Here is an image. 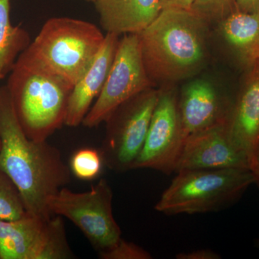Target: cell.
<instances>
[{"label": "cell", "instance_id": "1", "mask_svg": "<svg viewBox=\"0 0 259 259\" xmlns=\"http://www.w3.org/2000/svg\"><path fill=\"white\" fill-rule=\"evenodd\" d=\"M0 168L18 187L27 212L44 218L54 216L49 200L69 185L71 168L56 146L25 135L7 85L0 88Z\"/></svg>", "mask_w": 259, "mask_h": 259}, {"label": "cell", "instance_id": "2", "mask_svg": "<svg viewBox=\"0 0 259 259\" xmlns=\"http://www.w3.org/2000/svg\"><path fill=\"white\" fill-rule=\"evenodd\" d=\"M207 21L192 10H162L138 34L150 79L175 82L198 74L207 62Z\"/></svg>", "mask_w": 259, "mask_h": 259}, {"label": "cell", "instance_id": "3", "mask_svg": "<svg viewBox=\"0 0 259 259\" xmlns=\"http://www.w3.org/2000/svg\"><path fill=\"white\" fill-rule=\"evenodd\" d=\"M105 37L95 24L51 18L17 61L59 78L73 88L90 69Z\"/></svg>", "mask_w": 259, "mask_h": 259}, {"label": "cell", "instance_id": "4", "mask_svg": "<svg viewBox=\"0 0 259 259\" xmlns=\"http://www.w3.org/2000/svg\"><path fill=\"white\" fill-rule=\"evenodd\" d=\"M7 87L20 125L29 139L47 141L65 125L73 88L63 80L16 61Z\"/></svg>", "mask_w": 259, "mask_h": 259}, {"label": "cell", "instance_id": "5", "mask_svg": "<svg viewBox=\"0 0 259 259\" xmlns=\"http://www.w3.org/2000/svg\"><path fill=\"white\" fill-rule=\"evenodd\" d=\"M155 205L166 215L219 212L238 202L250 185L247 168L188 170L177 172Z\"/></svg>", "mask_w": 259, "mask_h": 259}, {"label": "cell", "instance_id": "6", "mask_svg": "<svg viewBox=\"0 0 259 259\" xmlns=\"http://www.w3.org/2000/svg\"><path fill=\"white\" fill-rule=\"evenodd\" d=\"M112 198L110 184L101 179L86 192L63 187L51 197L49 207L54 215L67 218L77 226L99 253L110 249L122 238L112 213Z\"/></svg>", "mask_w": 259, "mask_h": 259}, {"label": "cell", "instance_id": "7", "mask_svg": "<svg viewBox=\"0 0 259 259\" xmlns=\"http://www.w3.org/2000/svg\"><path fill=\"white\" fill-rule=\"evenodd\" d=\"M159 90L150 88L130 99L109 116L101 153L112 171L133 169L144 147Z\"/></svg>", "mask_w": 259, "mask_h": 259}, {"label": "cell", "instance_id": "8", "mask_svg": "<svg viewBox=\"0 0 259 259\" xmlns=\"http://www.w3.org/2000/svg\"><path fill=\"white\" fill-rule=\"evenodd\" d=\"M152 88L143 61L138 34L124 35L119 41L101 93L83 119V125L90 128L100 125L122 103Z\"/></svg>", "mask_w": 259, "mask_h": 259}, {"label": "cell", "instance_id": "9", "mask_svg": "<svg viewBox=\"0 0 259 259\" xmlns=\"http://www.w3.org/2000/svg\"><path fill=\"white\" fill-rule=\"evenodd\" d=\"M61 218L28 214L16 221H0V259L72 258Z\"/></svg>", "mask_w": 259, "mask_h": 259}, {"label": "cell", "instance_id": "10", "mask_svg": "<svg viewBox=\"0 0 259 259\" xmlns=\"http://www.w3.org/2000/svg\"><path fill=\"white\" fill-rule=\"evenodd\" d=\"M186 136L173 88L159 90L142 151L133 169L149 168L170 175L175 173Z\"/></svg>", "mask_w": 259, "mask_h": 259}, {"label": "cell", "instance_id": "11", "mask_svg": "<svg viewBox=\"0 0 259 259\" xmlns=\"http://www.w3.org/2000/svg\"><path fill=\"white\" fill-rule=\"evenodd\" d=\"M228 168L249 169V161L232 138L228 123H220L186 137L175 173Z\"/></svg>", "mask_w": 259, "mask_h": 259}, {"label": "cell", "instance_id": "12", "mask_svg": "<svg viewBox=\"0 0 259 259\" xmlns=\"http://www.w3.org/2000/svg\"><path fill=\"white\" fill-rule=\"evenodd\" d=\"M234 100H228L208 80L196 79L178 94V107L186 137L220 123H228Z\"/></svg>", "mask_w": 259, "mask_h": 259}, {"label": "cell", "instance_id": "13", "mask_svg": "<svg viewBox=\"0 0 259 259\" xmlns=\"http://www.w3.org/2000/svg\"><path fill=\"white\" fill-rule=\"evenodd\" d=\"M120 36L106 33L103 45L93 64L82 77L74 85L70 94L65 125L76 127L82 124L91 108L92 103L101 93L111 69Z\"/></svg>", "mask_w": 259, "mask_h": 259}, {"label": "cell", "instance_id": "14", "mask_svg": "<svg viewBox=\"0 0 259 259\" xmlns=\"http://www.w3.org/2000/svg\"><path fill=\"white\" fill-rule=\"evenodd\" d=\"M234 99L228 127L236 144L251 161L259 144V65L255 62Z\"/></svg>", "mask_w": 259, "mask_h": 259}, {"label": "cell", "instance_id": "15", "mask_svg": "<svg viewBox=\"0 0 259 259\" xmlns=\"http://www.w3.org/2000/svg\"><path fill=\"white\" fill-rule=\"evenodd\" d=\"M95 8L107 33L139 34L162 11L161 0H97Z\"/></svg>", "mask_w": 259, "mask_h": 259}, {"label": "cell", "instance_id": "16", "mask_svg": "<svg viewBox=\"0 0 259 259\" xmlns=\"http://www.w3.org/2000/svg\"><path fill=\"white\" fill-rule=\"evenodd\" d=\"M220 23L224 40L248 68L250 67L259 51V13L236 10Z\"/></svg>", "mask_w": 259, "mask_h": 259}, {"label": "cell", "instance_id": "17", "mask_svg": "<svg viewBox=\"0 0 259 259\" xmlns=\"http://www.w3.org/2000/svg\"><path fill=\"white\" fill-rule=\"evenodd\" d=\"M10 2L0 0V74L3 78L12 71L18 56L31 42L25 29L12 24Z\"/></svg>", "mask_w": 259, "mask_h": 259}, {"label": "cell", "instance_id": "18", "mask_svg": "<svg viewBox=\"0 0 259 259\" xmlns=\"http://www.w3.org/2000/svg\"><path fill=\"white\" fill-rule=\"evenodd\" d=\"M28 214L18 187L0 168V221H16Z\"/></svg>", "mask_w": 259, "mask_h": 259}, {"label": "cell", "instance_id": "19", "mask_svg": "<svg viewBox=\"0 0 259 259\" xmlns=\"http://www.w3.org/2000/svg\"><path fill=\"white\" fill-rule=\"evenodd\" d=\"M103 164L100 151L93 148H82L73 155L70 168L77 178L90 181L100 175Z\"/></svg>", "mask_w": 259, "mask_h": 259}, {"label": "cell", "instance_id": "20", "mask_svg": "<svg viewBox=\"0 0 259 259\" xmlns=\"http://www.w3.org/2000/svg\"><path fill=\"white\" fill-rule=\"evenodd\" d=\"M206 21L221 22L236 10L235 0H195L192 10Z\"/></svg>", "mask_w": 259, "mask_h": 259}, {"label": "cell", "instance_id": "21", "mask_svg": "<svg viewBox=\"0 0 259 259\" xmlns=\"http://www.w3.org/2000/svg\"><path fill=\"white\" fill-rule=\"evenodd\" d=\"M102 259H151L152 255L142 247L121 238L110 249L99 253Z\"/></svg>", "mask_w": 259, "mask_h": 259}, {"label": "cell", "instance_id": "22", "mask_svg": "<svg viewBox=\"0 0 259 259\" xmlns=\"http://www.w3.org/2000/svg\"><path fill=\"white\" fill-rule=\"evenodd\" d=\"M177 259H220L221 255L211 249H197L189 252L179 253L175 257Z\"/></svg>", "mask_w": 259, "mask_h": 259}, {"label": "cell", "instance_id": "23", "mask_svg": "<svg viewBox=\"0 0 259 259\" xmlns=\"http://www.w3.org/2000/svg\"><path fill=\"white\" fill-rule=\"evenodd\" d=\"M195 0H161L162 9L177 8V9L192 10Z\"/></svg>", "mask_w": 259, "mask_h": 259}, {"label": "cell", "instance_id": "24", "mask_svg": "<svg viewBox=\"0 0 259 259\" xmlns=\"http://www.w3.org/2000/svg\"><path fill=\"white\" fill-rule=\"evenodd\" d=\"M237 10L247 13H259V0H235Z\"/></svg>", "mask_w": 259, "mask_h": 259}, {"label": "cell", "instance_id": "25", "mask_svg": "<svg viewBox=\"0 0 259 259\" xmlns=\"http://www.w3.org/2000/svg\"><path fill=\"white\" fill-rule=\"evenodd\" d=\"M249 169L253 175L254 184L259 189V144L250 162Z\"/></svg>", "mask_w": 259, "mask_h": 259}, {"label": "cell", "instance_id": "26", "mask_svg": "<svg viewBox=\"0 0 259 259\" xmlns=\"http://www.w3.org/2000/svg\"><path fill=\"white\" fill-rule=\"evenodd\" d=\"M255 62L258 63L259 65V51L257 52L256 56H255Z\"/></svg>", "mask_w": 259, "mask_h": 259}, {"label": "cell", "instance_id": "27", "mask_svg": "<svg viewBox=\"0 0 259 259\" xmlns=\"http://www.w3.org/2000/svg\"><path fill=\"white\" fill-rule=\"evenodd\" d=\"M3 79V76L0 74V80ZM0 149H1V141H0Z\"/></svg>", "mask_w": 259, "mask_h": 259}, {"label": "cell", "instance_id": "28", "mask_svg": "<svg viewBox=\"0 0 259 259\" xmlns=\"http://www.w3.org/2000/svg\"><path fill=\"white\" fill-rule=\"evenodd\" d=\"M84 1L91 2V3H95V2H96L97 0H84Z\"/></svg>", "mask_w": 259, "mask_h": 259}, {"label": "cell", "instance_id": "29", "mask_svg": "<svg viewBox=\"0 0 259 259\" xmlns=\"http://www.w3.org/2000/svg\"><path fill=\"white\" fill-rule=\"evenodd\" d=\"M256 245H258V246L259 247V238H258V239H257Z\"/></svg>", "mask_w": 259, "mask_h": 259}]
</instances>
